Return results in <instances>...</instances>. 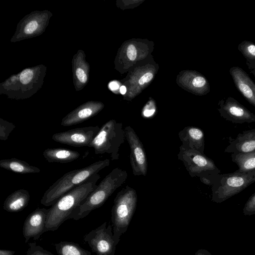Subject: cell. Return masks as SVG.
Returning a JSON list of instances; mask_svg holds the SVG:
<instances>
[{
	"mask_svg": "<svg viewBox=\"0 0 255 255\" xmlns=\"http://www.w3.org/2000/svg\"><path fill=\"white\" fill-rule=\"evenodd\" d=\"M15 251L7 250H0V255H13Z\"/></svg>",
	"mask_w": 255,
	"mask_h": 255,
	"instance_id": "obj_33",
	"label": "cell"
},
{
	"mask_svg": "<svg viewBox=\"0 0 255 255\" xmlns=\"http://www.w3.org/2000/svg\"><path fill=\"white\" fill-rule=\"evenodd\" d=\"M255 182V170L218 174L212 185V200L222 203Z\"/></svg>",
	"mask_w": 255,
	"mask_h": 255,
	"instance_id": "obj_5",
	"label": "cell"
},
{
	"mask_svg": "<svg viewBox=\"0 0 255 255\" xmlns=\"http://www.w3.org/2000/svg\"><path fill=\"white\" fill-rule=\"evenodd\" d=\"M155 112V109H146L142 113L143 116L145 118H150L153 116Z\"/></svg>",
	"mask_w": 255,
	"mask_h": 255,
	"instance_id": "obj_32",
	"label": "cell"
},
{
	"mask_svg": "<svg viewBox=\"0 0 255 255\" xmlns=\"http://www.w3.org/2000/svg\"><path fill=\"white\" fill-rule=\"evenodd\" d=\"M229 139V144L225 152L239 154L255 151V129L245 130L239 133L235 139Z\"/></svg>",
	"mask_w": 255,
	"mask_h": 255,
	"instance_id": "obj_13",
	"label": "cell"
},
{
	"mask_svg": "<svg viewBox=\"0 0 255 255\" xmlns=\"http://www.w3.org/2000/svg\"><path fill=\"white\" fill-rule=\"evenodd\" d=\"M178 136L183 147L204 154L205 137L202 129L193 126H187L179 132Z\"/></svg>",
	"mask_w": 255,
	"mask_h": 255,
	"instance_id": "obj_14",
	"label": "cell"
},
{
	"mask_svg": "<svg viewBox=\"0 0 255 255\" xmlns=\"http://www.w3.org/2000/svg\"><path fill=\"white\" fill-rule=\"evenodd\" d=\"M37 27L38 23L36 21H31L25 26L24 31L26 34H31L37 29Z\"/></svg>",
	"mask_w": 255,
	"mask_h": 255,
	"instance_id": "obj_27",
	"label": "cell"
},
{
	"mask_svg": "<svg viewBox=\"0 0 255 255\" xmlns=\"http://www.w3.org/2000/svg\"><path fill=\"white\" fill-rule=\"evenodd\" d=\"M153 74L148 72L144 74L139 80L138 83L140 85H143L145 83L149 82L153 78Z\"/></svg>",
	"mask_w": 255,
	"mask_h": 255,
	"instance_id": "obj_31",
	"label": "cell"
},
{
	"mask_svg": "<svg viewBox=\"0 0 255 255\" xmlns=\"http://www.w3.org/2000/svg\"><path fill=\"white\" fill-rule=\"evenodd\" d=\"M127 91L126 87L125 86H122L120 87V92L122 94L124 95Z\"/></svg>",
	"mask_w": 255,
	"mask_h": 255,
	"instance_id": "obj_36",
	"label": "cell"
},
{
	"mask_svg": "<svg viewBox=\"0 0 255 255\" xmlns=\"http://www.w3.org/2000/svg\"><path fill=\"white\" fill-rule=\"evenodd\" d=\"M128 177L126 170L114 169L72 211L68 219H82L95 209L101 207L109 197L124 183Z\"/></svg>",
	"mask_w": 255,
	"mask_h": 255,
	"instance_id": "obj_2",
	"label": "cell"
},
{
	"mask_svg": "<svg viewBox=\"0 0 255 255\" xmlns=\"http://www.w3.org/2000/svg\"><path fill=\"white\" fill-rule=\"evenodd\" d=\"M238 49L247 58L255 59V44L253 43L244 41L240 44Z\"/></svg>",
	"mask_w": 255,
	"mask_h": 255,
	"instance_id": "obj_22",
	"label": "cell"
},
{
	"mask_svg": "<svg viewBox=\"0 0 255 255\" xmlns=\"http://www.w3.org/2000/svg\"><path fill=\"white\" fill-rule=\"evenodd\" d=\"M177 157L192 177H199L206 185L212 186L217 176L220 174V170L214 162L197 151L181 145Z\"/></svg>",
	"mask_w": 255,
	"mask_h": 255,
	"instance_id": "obj_6",
	"label": "cell"
},
{
	"mask_svg": "<svg viewBox=\"0 0 255 255\" xmlns=\"http://www.w3.org/2000/svg\"><path fill=\"white\" fill-rule=\"evenodd\" d=\"M49 209L37 208L26 218L23 226V235L25 243H27L31 239H39L45 232L46 219Z\"/></svg>",
	"mask_w": 255,
	"mask_h": 255,
	"instance_id": "obj_12",
	"label": "cell"
},
{
	"mask_svg": "<svg viewBox=\"0 0 255 255\" xmlns=\"http://www.w3.org/2000/svg\"><path fill=\"white\" fill-rule=\"evenodd\" d=\"M127 56L130 60H134L136 57V50L135 46L133 44L128 46L127 49Z\"/></svg>",
	"mask_w": 255,
	"mask_h": 255,
	"instance_id": "obj_29",
	"label": "cell"
},
{
	"mask_svg": "<svg viewBox=\"0 0 255 255\" xmlns=\"http://www.w3.org/2000/svg\"><path fill=\"white\" fill-rule=\"evenodd\" d=\"M83 241L88 244L97 255H115L116 246L110 224L103 223L97 228L85 235Z\"/></svg>",
	"mask_w": 255,
	"mask_h": 255,
	"instance_id": "obj_8",
	"label": "cell"
},
{
	"mask_svg": "<svg viewBox=\"0 0 255 255\" xmlns=\"http://www.w3.org/2000/svg\"><path fill=\"white\" fill-rule=\"evenodd\" d=\"M100 129L98 126L75 128L54 133L52 139L56 142L75 147L88 146Z\"/></svg>",
	"mask_w": 255,
	"mask_h": 255,
	"instance_id": "obj_10",
	"label": "cell"
},
{
	"mask_svg": "<svg viewBox=\"0 0 255 255\" xmlns=\"http://www.w3.org/2000/svg\"><path fill=\"white\" fill-rule=\"evenodd\" d=\"M125 137L130 147V163L135 176H145L147 172V161L142 143L134 129L129 126L125 127Z\"/></svg>",
	"mask_w": 255,
	"mask_h": 255,
	"instance_id": "obj_9",
	"label": "cell"
},
{
	"mask_svg": "<svg viewBox=\"0 0 255 255\" xmlns=\"http://www.w3.org/2000/svg\"><path fill=\"white\" fill-rule=\"evenodd\" d=\"M100 178L98 173L90 177L81 185L71 190L60 198L49 208L47 215L45 232L55 231L66 220L72 211L97 186Z\"/></svg>",
	"mask_w": 255,
	"mask_h": 255,
	"instance_id": "obj_1",
	"label": "cell"
},
{
	"mask_svg": "<svg viewBox=\"0 0 255 255\" xmlns=\"http://www.w3.org/2000/svg\"><path fill=\"white\" fill-rule=\"evenodd\" d=\"M110 89L112 90H115L119 87V84L115 81L112 82L109 84Z\"/></svg>",
	"mask_w": 255,
	"mask_h": 255,
	"instance_id": "obj_35",
	"label": "cell"
},
{
	"mask_svg": "<svg viewBox=\"0 0 255 255\" xmlns=\"http://www.w3.org/2000/svg\"><path fill=\"white\" fill-rule=\"evenodd\" d=\"M29 200L30 195L27 190L18 189L7 197L4 201L3 208L8 212H18L27 207Z\"/></svg>",
	"mask_w": 255,
	"mask_h": 255,
	"instance_id": "obj_16",
	"label": "cell"
},
{
	"mask_svg": "<svg viewBox=\"0 0 255 255\" xmlns=\"http://www.w3.org/2000/svg\"><path fill=\"white\" fill-rule=\"evenodd\" d=\"M33 72L29 69L23 70L20 74V80L22 84H28L32 80Z\"/></svg>",
	"mask_w": 255,
	"mask_h": 255,
	"instance_id": "obj_26",
	"label": "cell"
},
{
	"mask_svg": "<svg viewBox=\"0 0 255 255\" xmlns=\"http://www.w3.org/2000/svg\"><path fill=\"white\" fill-rule=\"evenodd\" d=\"M231 157L238 167L237 171L243 172L255 170V151L246 153H232Z\"/></svg>",
	"mask_w": 255,
	"mask_h": 255,
	"instance_id": "obj_20",
	"label": "cell"
},
{
	"mask_svg": "<svg viewBox=\"0 0 255 255\" xmlns=\"http://www.w3.org/2000/svg\"><path fill=\"white\" fill-rule=\"evenodd\" d=\"M230 74L234 82L246 100L255 107V84L246 73L241 68L233 67Z\"/></svg>",
	"mask_w": 255,
	"mask_h": 255,
	"instance_id": "obj_15",
	"label": "cell"
},
{
	"mask_svg": "<svg viewBox=\"0 0 255 255\" xmlns=\"http://www.w3.org/2000/svg\"><path fill=\"white\" fill-rule=\"evenodd\" d=\"M101 108L100 105L81 107L67 115L62 119L60 124L65 127L79 124L93 117Z\"/></svg>",
	"mask_w": 255,
	"mask_h": 255,
	"instance_id": "obj_17",
	"label": "cell"
},
{
	"mask_svg": "<svg viewBox=\"0 0 255 255\" xmlns=\"http://www.w3.org/2000/svg\"><path fill=\"white\" fill-rule=\"evenodd\" d=\"M54 246L58 255H92L90 252L73 242H60Z\"/></svg>",
	"mask_w": 255,
	"mask_h": 255,
	"instance_id": "obj_21",
	"label": "cell"
},
{
	"mask_svg": "<svg viewBox=\"0 0 255 255\" xmlns=\"http://www.w3.org/2000/svg\"><path fill=\"white\" fill-rule=\"evenodd\" d=\"M194 255H212L208 251L201 249L197 251Z\"/></svg>",
	"mask_w": 255,
	"mask_h": 255,
	"instance_id": "obj_34",
	"label": "cell"
},
{
	"mask_svg": "<svg viewBox=\"0 0 255 255\" xmlns=\"http://www.w3.org/2000/svg\"><path fill=\"white\" fill-rule=\"evenodd\" d=\"M15 128V126L12 123L0 119V139L6 140L9 135Z\"/></svg>",
	"mask_w": 255,
	"mask_h": 255,
	"instance_id": "obj_23",
	"label": "cell"
},
{
	"mask_svg": "<svg viewBox=\"0 0 255 255\" xmlns=\"http://www.w3.org/2000/svg\"><path fill=\"white\" fill-rule=\"evenodd\" d=\"M76 74L78 79L81 82L84 83L87 81V75L82 69L80 68L77 69Z\"/></svg>",
	"mask_w": 255,
	"mask_h": 255,
	"instance_id": "obj_30",
	"label": "cell"
},
{
	"mask_svg": "<svg viewBox=\"0 0 255 255\" xmlns=\"http://www.w3.org/2000/svg\"><path fill=\"white\" fill-rule=\"evenodd\" d=\"M137 196L134 189L126 186L120 191L114 200L111 211L114 238L118 245L121 236L125 233L135 212Z\"/></svg>",
	"mask_w": 255,
	"mask_h": 255,
	"instance_id": "obj_4",
	"label": "cell"
},
{
	"mask_svg": "<svg viewBox=\"0 0 255 255\" xmlns=\"http://www.w3.org/2000/svg\"><path fill=\"white\" fill-rule=\"evenodd\" d=\"M219 111L222 117L233 123H255V115L233 98L222 101Z\"/></svg>",
	"mask_w": 255,
	"mask_h": 255,
	"instance_id": "obj_11",
	"label": "cell"
},
{
	"mask_svg": "<svg viewBox=\"0 0 255 255\" xmlns=\"http://www.w3.org/2000/svg\"><path fill=\"white\" fill-rule=\"evenodd\" d=\"M125 138L123 124L112 120L102 126L88 147L93 148L96 154L108 153L112 160H117L120 147Z\"/></svg>",
	"mask_w": 255,
	"mask_h": 255,
	"instance_id": "obj_7",
	"label": "cell"
},
{
	"mask_svg": "<svg viewBox=\"0 0 255 255\" xmlns=\"http://www.w3.org/2000/svg\"><path fill=\"white\" fill-rule=\"evenodd\" d=\"M29 248L25 255H54L42 247L37 246L35 243L28 244Z\"/></svg>",
	"mask_w": 255,
	"mask_h": 255,
	"instance_id": "obj_24",
	"label": "cell"
},
{
	"mask_svg": "<svg viewBox=\"0 0 255 255\" xmlns=\"http://www.w3.org/2000/svg\"><path fill=\"white\" fill-rule=\"evenodd\" d=\"M243 213L245 215L255 214V193L249 198L243 208Z\"/></svg>",
	"mask_w": 255,
	"mask_h": 255,
	"instance_id": "obj_25",
	"label": "cell"
},
{
	"mask_svg": "<svg viewBox=\"0 0 255 255\" xmlns=\"http://www.w3.org/2000/svg\"><path fill=\"white\" fill-rule=\"evenodd\" d=\"M43 155L48 162L66 163L78 159L80 154L67 148H48L44 151Z\"/></svg>",
	"mask_w": 255,
	"mask_h": 255,
	"instance_id": "obj_18",
	"label": "cell"
},
{
	"mask_svg": "<svg viewBox=\"0 0 255 255\" xmlns=\"http://www.w3.org/2000/svg\"><path fill=\"white\" fill-rule=\"evenodd\" d=\"M110 162L109 159L99 160L85 167L65 173L46 190L41 199V203L45 206L53 205L64 195L108 166Z\"/></svg>",
	"mask_w": 255,
	"mask_h": 255,
	"instance_id": "obj_3",
	"label": "cell"
},
{
	"mask_svg": "<svg viewBox=\"0 0 255 255\" xmlns=\"http://www.w3.org/2000/svg\"><path fill=\"white\" fill-rule=\"evenodd\" d=\"M192 84L195 87L202 88L206 84V80L202 76H196L193 79Z\"/></svg>",
	"mask_w": 255,
	"mask_h": 255,
	"instance_id": "obj_28",
	"label": "cell"
},
{
	"mask_svg": "<svg viewBox=\"0 0 255 255\" xmlns=\"http://www.w3.org/2000/svg\"><path fill=\"white\" fill-rule=\"evenodd\" d=\"M0 167L20 174L38 173L40 171L39 168L16 158L0 160Z\"/></svg>",
	"mask_w": 255,
	"mask_h": 255,
	"instance_id": "obj_19",
	"label": "cell"
}]
</instances>
